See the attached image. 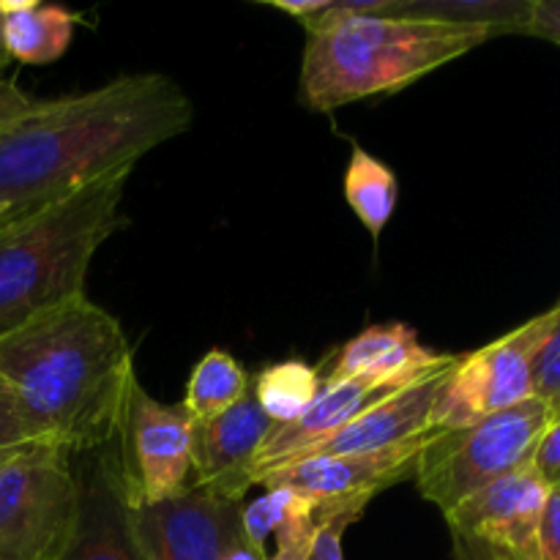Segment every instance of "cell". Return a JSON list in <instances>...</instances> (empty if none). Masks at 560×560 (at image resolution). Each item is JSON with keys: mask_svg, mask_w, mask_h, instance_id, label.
Wrapping results in <instances>:
<instances>
[{"mask_svg": "<svg viewBox=\"0 0 560 560\" xmlns=\"http://www.w3.org/2000/svg\"><path fill=\"white\" fill-rule=\"evenodd\" d=\"M77 520L74 454L33 441L0 457V560H63Z\"/></svg>", "mask_w": 560, "mask_h": 560, "instance_id": "cell-6", "label": "cell"}, {"mask_svg": "<svg viewBox=\"0 0 560 560\" xmlns=\"http://www.w3.org/2000/svg\"><path fill=\"white\" fill-rule=\"evenodd\" d=\"M430 435L399 446L381 448L366 454H326V457H304L266 470L257 479V487H284L299 495L310 498L323 512L339 509H359L366 512L372 498L381 495L399 481L413 479L421 448L430 443Z\"/></svg>", "mask_w": 560, "mask_h": 560, "instance_id": "cell-10", "label": "cell"}, {"mask_svg": "<svg viewBox=\"0 0 560 560\" xmlns=\"http://www.w3.org/2000/svg\"><path fill=\"white\" fill-rule=\"evenodd\" d=\"M33 441H36V438H33L20 405H16L14 392H11L9 383L0 377V457Z\"/></svg>", "mask_w": 560, "mask_h": 560, "instance_id": "cell-24", "label": "cell"}, {"mask_svg": "<svg viewBox=\"0 0 560 560\" xmlns=\"http://www.w3.org/2000/svg\"><path fill=\"white\" fill-rule=\"evenodd\" d=\"M328 514L299 492L266 487L249 506H241V528L262 560H304Z\"/></svg>", "mask_w": 560, "mask_h": 560, "instance_id": "cell-17", "label": "cell"}, {"mask_svg": "<svg viewBox=\"0 0 560 560\" xmlns=\"http://www.w3.org/2000/svg\"><path fill=\"white\" fill-rule=\"evenodd\" d=\"M0 377L36 441L91 454L109 446L135 386L124 326L88 293L0 339Z\"/></svg>", "mask_w": 560, "mask_h": 560, "instance_id": "cell-2", "label": "cell"}, {"mask_svg": "<svg viewBox=\"0 0 560 560\" xmlns=\"http://www.w3.org/2000/svg\"><path fill=\"white\" fill-rule=\"evenodd\" d=\"M523 33L525 36L547 38V42L560 47V0H534Z\"/></svg>", "mask_w": 560, "mask_h": 560, "instance_id": "cell-27", "label": "cell"}, {"mask_svg": "<svg viewBox=\"0 0 560 560\" xmlns=\"http://www.w3.org/2000/svg\"><path fill=\"white\" fill-rule=\"evenodd\" d=\"M0 9L11 60L25 66H47L63 58L80 22L63 5L38 0H0Z\"/></svg>", "mask_w": 560, "mask_h": 560, "instance_id": "cell-18", "label": "cell"}, {"mask_svg": "<svg viewBox=\"0 0 560 560\" xmlns=\"http://www.w3.org/2000/svg\"><path fill=\"white\" fill-rule=\"evenodd\" d=\"M9 219H14V217H11V213L5 211V208H0V224H3V222H9Z\"/></svg>", "mask_w": 560, "mask_h": 560, "instance_id": "cell-30", "label": "cell"}, {"mask_svg": "<svg viewBox=\"0 0 560 560\" xmlns=\"http://www.w3.org/2000/svg\"><path fill=\"white\" fill-rule=\"evenodd\" d=\"M33 104H36V98L27 96L14 80H3L0 77V129L5 124H11L14 118H20V115H25Z\"/></svg>", "mask_w": 560, "mask_h": 560, "instance_id": "cell-28", "label": "cell"}, {"mask_svg": "<svg viewBox=\"0 0 560 560\" xmlns=\"http://www.w3.org/2000/svg\"><path fill=\"white\" fill-rule=\"evenodd\" d=\"M490 36L470 27L402 16L350 14L306 33L299 102L312 113L397 93L463 58Z\"/></svg>", "mask_w": 560, "mask_h": 560, "instance_id": "cell-4", "label": "cell"}, {"mask_svg": "<svg viewBox=\"0 0 560 560\" xmlns=\"http://www.w3.org/2000/svg\"><path fill=\"white\" fill-rule=\"evenodd\" d=\"M534 397L560 416V301L552 306V326L534 361Z\"/></svg>", "mask_w": 560, "mask_h": 560, "instance_id": "cell-22", "label": "cell"}, {"mask_svg": "<svg viewBox=\"0 0 560 560\" xmlns=\"http://www.w3.org/2000/svg\"><path fill=\"white\" fill-rule=\"evenodd\" d=\"M550 487L534 465L446 512L454 560H541L539 523Z\"/></svg>", "mask_w": 560, "mask_h": 560, "instance_id": "cell-9", "label": "cell"}, {"mask_svg": "<svg viewBox=\"0 0 560 560\" xmlns=\"http://www.w3.org/2000/svg\"><path fill=\"white\" fill-rule=\"evenodd\" d=\"M80 468V520L63 560H148L137 539L131 503L120 485L113 443Z\"/></svg>", "mask_w": 560, "mask_h": 560, "instance_id": "cell-13", "label": "cell"}, {"mask_svg": "<svg viewBox=\"0 0 560 560\" xmlns=\"http://www.w3.org/2000/svg\"><path fill=\"white\" fill-rule=\"evenodd\" d=\"M534 470L547 487H560V416L550 421V427L541 435L539 446H536L534 459H530Z\"/></svg>", "mask_w": 560, "mask_h": 560, "instance_id": "cell-25", "label": "cell"}, {"mask_svg": "<svg viewBox=\"0 0 560 560\" xmlns=\"http://www.w3.org/2000/svg\"><path fill=\"white\" fill-rule=\"evenodd\" d=\"M249 388V372L238 359L224 350H208L191 370L180 405L191 421H211L235 408Z\"/></svg>", "mask_w": 560, "mask_h": 560, "instance_id": "cell-20", "label": "cell"}, {"mask_svg": "<svg viewBox=\"0 0 560 560\" xmlns=\"http://www.w3.org/2000/svg\"><path fill=\"white\" fill-rule=\"evenodd\" d=\"M320 386L323 377L317 366H310L299 359H288L266 366L252 383V394H255L262 413L273 421V427H279L299 419L310 408L312 399L317 397Z\"/></svg>", "mask_w": 560, "mask_h": 560, "instance_id": "cell-21", "label": "cell"}, {"mask_svg": "<svg viewBox=\"0 0 560 560\" xmlns=\"http://www.w3.org/2000/svg\"><path fill=\"white\" fill-rule=\"evenodd\" d=\"M405 386H408V383H405ZM397 388L402 386H399V383L372 381V377L323 381L317 397L312 399V405L299 416V419L273 427L266 446H262L260 459H257V479H260L266 470L304 457L306 452H312V448L320 446L323 441H328L334 432H339L345 424H350L361 410H366L372 402L383 399L386 394L397 392Z\"/></svg>", "mask_w": 560, "mask_h": 560, "instance_id": "cell-15", "label": "cell"}, {"mask_svg": "<svg viewBox=\"0 0 560 560\" xmlns=\"http://www.w3.org/2000/svg\"><path fill=\"white\" fill-rule=\"evenodd\" d=\"M131 167L0 224V339L85 293L88 268L124 224Z\"/></svg>", "mask_w": 560, "mask_h": 560, "instance_id": "cell-3", "label": "cell"}, {"mask_svg": "<svg viewBox=\"0 0 560 560\" xmlns=\"http://www.w3.org/2000/svg\"><path fill=\"white\" fill-rule=\"evenodd\" d=\"M189 93L162 71L120 74L85 93L36 102L0 129V208L11 217L74 195L184 135Z\"/></svg>", "mask_w": 560, "mask_h": 560, "instance_id": "cell-1", "label": "cell"}, {"mask_svg": "<svg viewBox=\"0 0 560 560\" xmlns=\"http://www.w3.org/2000/svg\"><path fill=\"white\" fill-rule=\"evenodd\" d=\"M454 353H435L419 342V334L405 323H381L366 326L342 345L328 361L323 381L342 377H372V381L405 383L452 364Z\"/></svg>", "mask_w": 560, "mask_h": 560, "instance_id": "cell-16", "label": "cell"}, {"mask_svg": "<svg viewBox=\"0 0 560 560\" xmlns=\"http://www.w3.org/2000/svg\"><path fill=\"white\" fill-rule=\"evenodd\" d=\"M191 432L195 421L184 405L159 402L135 381L113 441L131 506H153L189 490Z\"/></svg>", "mask_w": 560, "mask_h": 560, "instance_id": "cell-7", "label": "cell"}, {"mask_svg": "<svg viewBox=\"0 0 560 560\" xmlns=\"http://www.w3.org/2000/svg\"><path fill=\"white\" fill-rule=\"evenodd\" d=\"M11 63L9 47H5V33H3V9H0V77H3V69Z\"/></svg>", "mask_w": 560, "mask_h": 560, "instance_id": "cell-29", "label": "cell"}, {"mask_svg": "<svg viewBox=\"0 0 560 560\" xmlns=\"http://www.w3.org/2000/svg\"><path fill=\"white\" fill-rule=\"evenodd\" d=\"M131 520L148 560H228L244 539L238 503L200 487L153 506H131Z\"/></svg>", "mask_w": 560, "mask_h": 560, "instance_id": "cell-11", "label": "cell"}, {"mask_svg": "<svg viewBox=\"0 0 560 560\" xmlns=\"http://www.w3.org/2000/svg\"><path fill=\"white\" fill-rule=\"evenodd\" d=\"M273 432V421L246 394L235 408L211 421H195L191 432V487L228 503L244 501L257 487V459Z\"/></svg>", "mask_w": 560, "mask_h": 560, "instance_id": "cell-12", "label": "cell"}, {"mask_svg": "<svg viewBox=\"0 0 560 560\" xmlns=\"http://www.w3.org/2000/svg\"><path fill=\"white\" fill-rule=\"evenodd\" d=\"M552 326V310L495 342L457 355L435 405V430H457L534 397V361Z\"/></svg>", "mask_w": 560, "mask_h": 560, "instance_id": "cell-8", "label": "cell"}, {"mask_svg": "<svg viewBox=\"0 0 560 560\" xmlns=\"http://www.w3.org/2000/svg\"><path fill=\"white\" fill-rule=\"evenodd\" d=\"M342 191L366 233L375 241L381 238L383 230L392 222L394 211H397L399 200V184L394 170L377 156H372L370 151L355 145L350 153L348 170H345Z\"/></svg>", "mask_w": 560, "mask_h": 560, "instance_id": "cell-19", "label": "cell"}, {"mask_svg": "<svg viewBox=\"0 0 560 560\" xmlns=\"http://www.w3.org/2000/svg\"><path fill=\"white\" fill-rule=\"evenodd\" d=\"M541 560H560V487L547 490L539 523Z\"/></svg>", "mask_w": 560, "mask_h": 560, "instance_id": "cell-26", "label": "cell"}, {"mask_svg": "<svg viewBox=\"0 0 560 560\" xmlns=\"http://www.w3.org/2000/svg\"><path fill=\"white\" fill-rule=\"evenodd\" d=\"M454 361H457V355H454ZM454 361L441 366V370L416 377L408 386L397 388V392L386 394L383 399L372 402L350 424L334 432L328 441H323L320 446L306 452L304 457L381 452V448L399 446V443H408L421 435H430V432H438L435 424H432V416H435V405L441 399Z\"/></svg>", "mask_w": 560, "mask_h": 560, "instance_id": "cell-14", "label": "cell"}, {"mask_svg": "<svg viewBox=\"0 0 560 560\" xmlns=\"http://www.w3.org/2000/svg\"><path fill=\"white\" fill-rule=\"evenodd\" d=\"M552 413L530 397L476 424L438 430L419 454L413 481L421 498L452 512L476 492L506 479L534 459Z\"/></svg>", "mask_w": 560, "mask_h": 560, "instance_id": "cell-5", "label": "cell"}, {"mask_svg": "<svg viewBox=\"0 0 560 560\" xmlns=\"http://www.w3.org/2000/svg\"><path fill=\"white\" fill-rule=\"evenodd\" d=\"M361 514L364 512H359V509H339V512L328 514L304 560H345L342 536L355 520H361Z\"/></svg>", "mask_w": 560, "mask_h": 560, "instance_id": "cell-23", "label": "cell"}]
</instances>
